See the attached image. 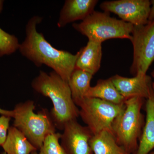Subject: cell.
<instances>
[{"instance_id":"cell-1","label":"cell","mask_w":154,"mask_h":154,"mask_svg":"<svg viewBox=\"0 0 154 154\" xmlns=\"http://www.w3.org/2000/svg\"><path fill=\"white\" fill-rule=\"evenodd\" d=\"M42 20L41 17L36 16L29 19L26 26V37L19 45V51L36 66L45 65L68 82L75 69L78 53L73 54L53 47L36 30Z\"/></svg>"},{"instance_id":"cell-2","label":"cell","mask_w":154,"mask_h":154,"mask_svg":"<svg viewBox=\"0 0 154 154\" xmlns=\"http://www.w3.org/2000/svg\"><path fill=\"white\" fill-rule=\"evenodd\" d=\"M33 90L51 100L50 113L56 128L63 130L67 122L77 119L79 110L75 104L68 83L54 71L48 74L40 71L31 83Z\"/></svg>"},{"instance_id":"cell-3","label":"cell","mask_w":154,"mask_h":154,"mask_svg":"<svg viewBox=\"0 0 154 154\" xmlns=\"http://www.w3.org/2000/svg\"><path fill=\"white\" fill-rule=\"evenodd\" d=\"M35 105L31 100L16 105L13 111L14 125L28 139L37 150L42 146L48 135L56 132V126L50 113L43 109L34 112Z\"/></svg>"},{"instance_id":"cell-4","label":"cell","mask_w":154,"mask_h":154,"mask_svg":"<svg viewBox=\"0 0 154 154\" xmlns=\"http://www.w3.org/2000/svg\"><path fill=\"white\" fill-rule=\"evenodd\" d=\"M143 101L140 97L126 99L124 110L112 125V132L117 143L130 154H134L137 150L138 140L142 132Z\"/></svg>"},{"instance_id":"cell-5","label":"cell","mask_w":154,"mask_h":154,"mask_svg":"<svg viewBox=\"0 0 154 154\" xmlns=\"http://www.w3.org/2000/svg\"><path fill=\"white\" fill-rule=\"evenodd\" d=\"M73 27L88 40L102 42L111 38L131 40L134 25L121 19L111 17L107 12L94 11L80 23Z\"/></svg>"},{"instance_id":"cell-6","label":"cell","mask_w":154,"mask_h":154,"mask_svg":"<svg viewBox=\"0 0 154 154\" xmlns=\"http://www.w3.org/2000/svg\"><path fill=\"white\" fill-rule=\"evenodd\" d=\"M79 116L93 135L103 131L112 132L113 122L125 105H116L97 98L86 97L79 105ZM113 133V132H112Z\"/></svg>"},{"instance_id":"cell-7","label":"cell","mask_w":154,"mask_h":154,"mask_svg":"<svg viewBox=\"0 0 154 154\" xmlns=\"http://www.w3.org/2000/svg\"><path fill=\"white\" fill-rule=\"evenodd\" d=\"M130 41L133 47L131 73L134 76L146 74L154 61V19L146 25L134 26Z\"/></svg>"},{"instance_id":"cell-8","label":"cell","mask_w":154,"mask_h":154,"mask_svg":"<svg viewBox=\"0 0 154 154\" xmlns=\"http://www.w3.org/2000/svg\"><path fill=\"white\" fill-rule=\"evenodd\" d=\"M151 6L149 0H116L103 2L100 7L104 12L113 13L122 21L139 26L149 22Z\"/></svg>"},{"instance_id":"cell-9","label":"cell","mask_w":154,"mask_h":154,"mask_svg":"<svg viewBox=\"0 0 154 154\" xmlns=\"http://www.w3.org/2000/svg\"><path fill=\"white\" fill-rule=\"evenodd\" d=\"M61 145L66 154H93L90 142L93 134L87 126L73 119L65 125Z\"/></svg>"},{"instance_id":"cell-10","label":"cell","mask_w":154,"mask_h":154,"mask_svg":"<svg viewBox=\"0 0 154 154\" xmlns=\"http://www.w3.org/2000/svg\"><path fill=\"white\" fill-rule=\"evenodd\" d=\"M110 79L119 92L125 99L133 97L147 99L152 90L151 77L147 74H139L133 78L116 75Z\"/></svg>"},{"instance_id":"cell-11","label":"cell","mask_w":154,"mask_h":154,"mask_svg":"<svg viewBox=\"0 0 154 154\" xmlns=\"http://www.w3.org/2000/svg\"><path fill=\"white\" fill-rule=\"evenodd\" d=\"M97 0H66L61 10L58 27L63 28L69 23L84 20L94 11Z\"/></svg>"},{"instance_id":"cell-12","label":"cell","mask_w":154,"mask_h":154,"mask_svg":"<svg viewBox=\"0 0 154 154\" xmlns=\"http://www.w3.org/2000/svg\"><path fill=\"white\" fill-rule=\"evenodd\" d=\"M102 43L88 40L87 45L78 52L75 69H79L94 75L101 66Z\"/></svg>"},{"instance_id":"cell-13","label":"cell","mask_w":154,"mask_h":154,"mask_svg":"<svg viewBox=\"0 0 154 154\" xmlns=\"http://www.w3.org/2000/svg\"><path fill=\"white\" fill-rule=\"evenodd\" d=\"M146 119L137 150L133 154H148L154 149V93L152 90L146 104Z\"/></svg>"},{"instance_id":"cell-14","label":"cell","mask_w":154,"mask_h":154,"mask_svg":"<svg viewBox=\"0 0 154 154\" xmlns=\"http://www.w3.org/2000/svg\"><path fill=\"white\" fill-rule=\"evenodd\" d=\"M90 143L93 154H130L118 144L113 133L108 131L93 135Z\"/></svg>"},{"instance_id":"cell-15","label":"cell","mask_w":154,"mask_h":154,"mask_svg":"<svg viewBox=\"0 0 154 154\" xmlns=\"http://www.w3.org/2000/svg\"><path fill=\"white\" fill-rule=\"evenodd\" d=\"M2 147L7 154H31L37 149L19 130L11 126L5 142Z\"/></svg>"},{"instance_id":"cell-16","label":"cell","mask_w":154,"mask_h":154,"mask_svg":"<svg viewBox=\"0 0 154 154\" xmlns=\"http://www.w3.org/2000/svg\"><path fill=\"white\" fill-rule=\"evenodd\" d=\"M93 75L79 69H75L69 79L68 85L73 100L76 106L86 97L91 88Z\"/></svg>"},{"instance_id":"cell-17","label":"cell","mask_w":154,"mask_h":154,"mask_svg":"<svg viewBox=\"0 0 154 154\" xmlns=\"http://www.w3.org/2000/svg\"><path fill=\"white\" fill-rule=\"evenodd\" d=\"M86 97L97 98L116 105L124 104L125 99L116 88L111 79L99 80L94 87H91Z\"/></svg>"},{"instance_id":"cell-18","label":"cell","mask_w":154,"mask_h":154,"mask_svg":"<svg viewBox=\"0 0 154 154\" xmlns=\"http://www.w3.org/2000/svg\"><path fill=\"white\" fill-rule=\"evenodd\" d=\"M61 134L60 133L51 134L45 139L38 154H66L60 143Z\"/></svg>"},{"instance_id":"cell-19","label":"cell","mask_w":154,"mask_h":154,"mask_svg":"<svg viewBox=\"0 0 154 154\" xmlns=\"http://www.w3.org/2000/svg\"><path fill=\"white\" fill-rule=\"evenodd\" d=\"M19 45L16 36L9 34L0 28V57L14 53L19 49Z\"/></svg>"},{"instance_id":"cell-20","label":"cell","mask_w":154,"mask_h":154,"mask_svg":"<svg viewBox=\"0 0 154 154\" xmlns=\"http://www.w3.org/2000/svg\"><path fill=\"white\" fill-rule=\"evenodd\" d=\"M11 118L6 116H0V146L4 144L7 139Z\"/></svg>"},{"instance_id":"cell-21","label":"cell","mask_w":154,"mask_h":154,"mask_svg":"<svg viewBox=\"0 0 154 154\" xmlns=\"http://www.w3.org/2000/svg\"><path fill=\"white\" fill-rule=\"evenodd\" d=\"M0 114L2 115L6 116L12 118L13 116V111L4 110L0 107Z\"/></svg>"},{"instance_id":"cell-22","label":"cell","mask_w":154,"mask_h":154,"mask_svg":"<svg viewBox=\"0 0 154 154\" xmlns=\"http://www.w3.org/2000/svg\"><path fill=\"white\" fill-rule=\"evenodd\" d=\"M150 2L151 6L149 16V21H152L154 19V0H152Z\"/></svg>"},{"instance_id":"cell-23","label":"cell","mask_w":154,"mask_h":154,"mask_svg":"<svg viewBox=\"0 0 154 154\" xmlns=\"http://www.w3.org/2000/svg\"><path fill=\"white\" fill-rule=\"evenodd\" d=\"M3 1H0V13L2 12L3 9Z\"/></svg>"},{"instance_id":"cell-24","label":"cell","mask_w":154,"mask_h":154,"mask_svg":"<svg viewBox=\"0 0 154 154\" xmlns=\"http://www.w3.org/2000/svg\"><path fill=\"white\" fill-rule=\"evenodd\" d=\"M152 90L154 93V82H152Z\"/></svg>"},{"instance_id":"cell-25","label":"cell","mask_w":154,"mask_h":154,"mask_svg":"<svg viewBox=\"0 0 154 154\" xmlns=\"http://www.w3.org/2000/svg\"><path fill=\"white\" fill-rule=\"evenodd\" d=\"M151 75L153 78H154V70L151 73Z\"/></svg>"},{"instance_id":"cell-26","label":"cell","mask_w":154,"mask_h":154,"mask_svg":"<svg viewBox=\"0 0 154 154\" xmlns=\"http://www.w3.org/2000/svg\"><path fill=\"white\" fill-rule=\"evenodd\" d=\"M148 154H154V149L153 150H152Z\"/></svg>"},{"instance_id":"cell-27","label":"cell","mask_w":154,"mask_h":154,"mask_svg":"<svg viewBox=\"0 0 154 154\" xmlns=\"http://www.w3.org/2000/svg\"><path fill=\"white\" fill-rule=\"evenodd\" d=\"M31 154H38L37 153V152H36V151H34V152H33L31 153Z\"/></svg>"},{"instance_id":"cell-28","label":"cell","mask_w":154,"mask_h":154,"mask_svg":"<svg viewBox=\"0 0 154 154\" xmlns=\"http://www.w3.org/2000/svg\"><path fill=\"white\" fill-rule=\"evenodd\" d=\"M2 154H7L6 152H3L2 153Z\"/></svg>"}]
</instances>
